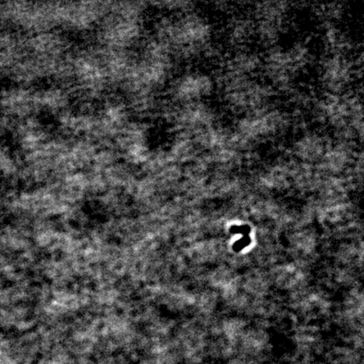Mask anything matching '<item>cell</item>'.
<instances>
[{
    "instance_id": "obj_1",
    "label": "cell",
    "mask_w": 364,
    "mask_h": 364,
    "mask_svg": "<svg viewBox=\"0 0 364 364\" xmlns=\"http://www.w3.org/2000/svg\"><path fill=\"white\" fill-rule=\"evenodd\" d=\"M161 36V43L169 50L173 58L192 61L211 53L216 31L210 19L194 9L166 21Z\"/></svg>"
},
{
    "instance_id": "obj_2",
    "label": "cell",
    "mask_w": 364,
    "mask_h": 364,
    "mask_svg": "<svg viewBox=\"0 0 364 364\" xmlns=\"http://www.w3.org/2000/svg\"><path fill=\"white\" fill-rule=\"evenodd\" d=\"M309 111L313 120L331 139L362 144L363 110L362 100L358 95L322 94L314 99Z\"/></svg>"
},
{
    "instance_id": "obj_3",
    "label": "cell",
    "mask_w": 364,
    "mask_h": 364,
    "mask_svg": "<svg viewBox=\"0 0 364 364\" xmlns=\"http://www.w3.org/2000/svg\"><path fill=\"white\" fill-rule=\"evenodd\" d=\"M296 122L292 109L274 104L262 111L236 117L230 127L236 142L250 156L260 145L285 138L294 130Z\"/></svg>"
},
{
    "instance_id": "obj_4",
    "label": "cell",
    "mask_w": 364,
    "mask_h": 364,
    "mask_svg": "<svg viewBox=\"0 0 364 364\" xmlns=\"http://www.w3.org/2000/svg\"><path fill=\"white\" fill-rule=\"evenodd\" d=\"M261 78L277 94L289 95L297 88L300 75L311 63V51L304 43L277 44L262 53Z\"/></svg>"
},
{
    "instance_id": "obj_5",
    "label": "cell",
    "mask_w": 364,
    "mask_h": 364,
    "mask_svg": "<svg viewBox=\"0 0 364 364\" xmlns=\"http://www.w3.org/2000/svg\"><path fill=\"white\" fill-rule=\"evenodd\" d=\"M217 75L218 94L225 107L236 117L260 112L276 104L277 93L261 77Z\"/></svg>"
},
{
    "instance_id": "obj_6",
    "label": "cell",
    "mask_w": 364,
    "mask_h": 364,
    "mask_svg": "<svg viewBox=\"0 0 364 364\" xmlns=\"http://www.w3.org/2000/svg\"><path fill=\"white\" fill-rule=\"evenodd\" d=\"M356 77L355 61L343 48H332L318 63L317 79L323 95L353 93Z\"/></svg>"
},
{
    "instance_id": "obj_7",
    "label": "cell",
    "mask_w": 364,
    "mask_h": 364,
    "mask_svg": "<svg viewBox=\"0 0 364 364\" xmlns=\"http://www.w3.org/2000/svg\"><path fill=\"white\" fill-rule=\"evenodd\" d=\"M290 3L285 1L257 2L252 7L256 41L265 48L280 43L290 16Z\"/></svg>"
},
{
    "instance_id": "obj_8",
    "label": "cell",
    "mask_w": 364,
    "mask_h": 364,
    "mask_svg": "<svg viewBox=\"0 0 364 364\" xmlns=\"http://www.w3.org/2000/svg\"><path fill=\"white\" fill-rule=\"evenodd\" d=\"M218 91V75L202 68L182 73L171 82V98L176 105L212 101Z\"/></svg>"
},
{
    "instance_id": "obj_9",
    "label": "cell",
    "mask_w": 364,
    "mask_h": 364,
    "mask_svg": "<svg viewBox=\"0 0 364 364\" xmlns=\"http://www.w3.org/2000/svg\"><path fill=\"white\" fill-rule=\"evenodd\" d=\"M211 102L175 105L170 118L176 133L194 136L222 122L220 110Z\"/></svg>"
},
{
    "instance_id": "obj_10",
    "label": "cell",
    "mask_w": 364,
    "mask_h": 364,
    "mask_svg": "<svg viewBox=\"0 0 364 364\" xmlns=\"http://www.w3.org/2000/svg\"><path fill=\"white\" fill-rule=\"evenodd\" d=\"M331 136L321 127L300 129L291 139L288 156L295 163L317 166L331 143Z\"/></svg>"
},
{
    "instance_id": "obj_11",
    "label": "cell",
    "mask_w": 364,
    "mask_h": 364,
    "mask_svg": "<svg viewBox=\"0 0 364 364\" xmlns=\"http://www.w3.org/2000/svg\"><path fill=\"white\" fill-rule=\"evenodd\" d=\"M362 154L358 144L331 139L324 156L317 166L320 171L339 174L353 167Z\"/></svg>"
},
{
    "instance_id": "obj_12",
    "label": "cell",
    "mask_w": 364,
    "mask_h": 364,
    "mask_svg": "<svg viewBox=\"0 0 364 364\" xmlns=\"http://www.w3.org/2000/svg\"><path fill=\"white\" fill-rule=\"evenodd\" d=\"M262 63V53L252 47L231 50L220 74L240 78L260 77Z\"/></svg>"
},
{
    "instance_id": "obj_13",
    "label": "cell",
    "mask_w": 364,
    "mask_h": 364,
    "mask_svg": "<svg viewBox=\"0 0 364 364\" xmlns=\"http://www.w3.org/2000/svg\"><path fill=\"white\" fill-rule=\"evenodd\" d=\"M226 36L232 50L250 47V44L256 41L252 16L241 15L234 17L227 26Z\"/></svg>"
}]
</instances>
